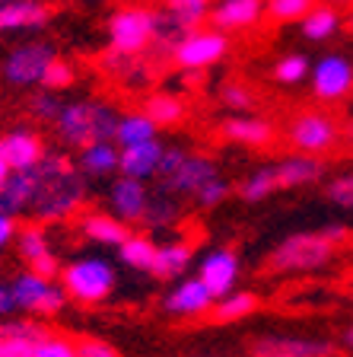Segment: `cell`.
<instances>
[{"mask_svg":"<svg viewBox=\"0 0 353 357\" xmlns=\"http://www.w3.org/2000/svg\"><path fill=\"white\" fill-rule=\"evenodd\" d=\"M89 201V178L77 169L74 156L67 153H45L36 166V195H32L29 217L38 223H64L74 220Z\"/></svg>","mask_w":353,"mask_h":357,"instance_id":"6da1fadb","label":"cell"},{"mask_svg":"<svg viewBox=\"0 0 353 357\" xmlns=\"http://www.w3.org/2000/svg\"><path fill=\"white\" fill-rule=\"evenodd\" d=\"M118 119H121V112L111 102L83 96V99H64L52 128L61 144L77 150L93 141H115Z\"/></svg>","mask_w":353,"mask_h":357,"instance_id":"7a4b0ae2","label":"cell"},{"mask_svg":"<svg viewBox=\"0 0 353 357\" xmlns=\"http://www.w3.org/2000/svg\"><path fill=\"white\" fill-rule=\"evenodd\" d=\"M338 249L340 245L324 239L318 230H299L274 243L265 268L271 275H318L338 261Z\"/></svg>","mask_w":353,"mask_h":357,"instance_id":"3957f363","label":"cell"},{"mask_svg":"<svg viewBox=\"0 0 353 357\" xmlns=\"http://www.w3.org/2000/svg\"><path fill=\"white\" fill-rule=\"evenodd\" d=\"M58 281L64 284L67 297L74 303L96 306L115 294L118 287V268L105 255H77L67 265H61Z\"/></svg>","mask_w":353,"mask_h":357,"instance_id":"277c9868","label":"cell"},{"mask_svg":"<svg viewBox=\"0 0 353 357\" xmlns=\"http://www.w3.org/2000/svg\"><path fill=\"white\" fill-rule=\"evenodd\" d=\"M10 287H13V300H16V312L22 316H36V319H52L61 316L70 303L64 284L58 278H45L36 275L29 268H22L10 278Z\"/></svg>","mask_w":353,"mask_h":357,"instance_id":"5b68a950","label":"cell"},{"mask_svg":"<svg viewBox=\"0 0 353 357\" xmlns=\"http://www.w3.org/2000/svg\"><path fill=\"white\" fill-rule=\"evenodd\" d=\"M58 58V48L45 38H26V42L13 45L3 61H0V77L3 83L13 89H36L42 86L45 70L52 67V61Z\"/></svg>","mask_w":353,"mask_h":357,"instance_id":"8992f818","label":"cell"},{"mask_svg":"<svg viewBox=\"0 0 353 357\" xmlns=\"http://www.w3.org/2000/svg\"><path fill=\"white\" fill-rule=\"evenodd\" d=\"M153 32H156V10L150 7H121L105 22L109 48L121 54H150Z\"/></svg>","mask_w":353,"mask_h":357,"instance_id":"52a82bcc","label":"cell"},{"mask_svg":"<svg viewBox=\"0 0 353 357\" xmlns=\"http://www.w3.org/2000/svg\"><path fill=\"white\" fill-rule=\"evenodd\" d=\"M229 58V36L220 29H191L188 36L178 38V45L172 48L169 61L178 70H188V74H201V70H210V67L223 64Z\"/></svg>","mask_w":353,"mask_h":357,"instance_id":"ba28073f","label":"cell"},{"mask_svg":"<svg viewBox=\"0 0 353 357\" xmlns=\"http://www.w3.org/2000/svg\"><path fill=\"white\" fill-rule=\"evenodd\" d=\"M309 89L322 102H340L353 93V61L344 52H324L318 61H312Z\"/></svg>","mask_w":353,"mask_h":357,"instance_id":"9c48e42d","label":"cell"},{"mask_svg":"<svg viewBox=\"0 0 353 357\" xmlns=\"http://www.w3.org/2000/svg\"><path fill=\"white\" fill-rule=\"evenodd\" d=\"M340 141V125L324 112H299L287 125V144L296 153H328Z\"/></svg>","mask_w":353,"mask_h":357,"instance_id":"30bf717a","label":"cell"},{"mask_svg":"<svg viewBox=\"0 0 353 357\" xmlns=\"http://www.w3.org/2000/svg\"><path fill=\"white\" fill-rule=\"evenodd\" d=\"M214 300L217 297L198 275H182L162 294V312L172 319H201V316H210Z\"/></svg>","mask_w":353,"mask_h":357,"instance_id":"8fae6325","label":"cell"},{"mask_svg":"<svg viewBox=\"0 0 353 357\" xmlns=\"http://www.w3.org/2000/svg\"><path fill=\"white\" fill-rule=\"evenodd\" d=\"M217 176H223V172H220V163H217L214 156L198 153V150H188V156H185L182 166H178L172 176L156 178V188H162V192H169V195H178V198H185V201H191L194 195Z\"/></svg>","mask_w":353,"mask_h":357,"instance_id":"7c38bea8","label":"cell"},{"mask_svg":"<svg viewBox=\"0 0 353 357\" xmlns=\"http://www.w3.org/2000/svg\"><path fill=\"white\" fill-rule=\"evenodd\" d=\"M334 344L318 335H258L249 342V357H331Z\"/></svg>","mask_w":353,"mask_h":357,"instance_id":"4fadbf2b","label":"cell"},{"mask_svg":"<svg viewBox=\"0 0 353 357\" xmlns=\"http://www.w3.org/2000/svg\"><path fill=\"white\" fill-rule=\"evenodd\" d=\"M150 195L153 188L143 182V178H134V176H111L109 178V188H105V211L118 217V220H125L127 227L140 223L143 211L150 204Z\"/></svg>","mask_w":353,"mask_h":357,"instance_id":"5bb4252c","label":"cell"},{"mask_svg":"<svg viewBox=\"0 0 353 357\" xmlns=\"http://www.w3.org/2000/svg\"><path fill=\"white\" fill-rule=\"evenodd\" d=\"M13 245H16V252H19V259L26 261L29 271L45 275V278L61 275V259H58V252H54L52 236L45 230V223L32 220V223H26V227H19Z\"/></svg>","mask_w":353,"mask_h":357,"instance_id":"9a60e30c","label":"cell"},{"mask_svg":"<svg viewBox=\"0 0 353 357\" xmlns=\"http://www.w3.org/2000/svg\"><path fill=\"white\" fill-rule=\"evenodd\" d=\"M194 275L207 284V290L214 297H223L229 290L239 287V278H242V259L235 249L229 245H217V249H207L198 259V271Z\"/></svg>","mask_w":353,"mask_h":357,"instance_id":"2e32d148","label":"cell"},{"mask_svg":"<svg viewBox=\"0 0 353 357\" xmlns=\"http://www.w3.org/2000/svg\"><path fill=\"white\" fill-rule=\"evenodd\" d=\"M220 137L229 144H239V147H251V150H265L277 141V128L271 119L265 115H255V112H233L220 121Z\"/></svg>","mask_w":353,"mask_h":357,"instance_id":"e0dca14e","label":"cell"},{"mask_svg":"<svg viewBox=\"0 0 353 357\" xmlns=\"http://www.w3.org/2000/svg\"><path fill=\"white\" fill-rule=\"evenodd\" d=\"M277 176V192H296V188H312L328 178V166L322 156L312 153H290L274 163Z\"/></svg>","mask_w":353,"mask_h":357,"instance_id":"ac0fdd59","label":"cell"},{"mask_svg":"<svg viewBox=\"0 0 353 357\" xmlns=\"http://www.w3.org/2000/svg\"><path fill=\"white\" fill-rule=\"evenodd\" d=\"M77 233L93 245L118 249V245L131 236V227H127L125 220H118L111 211H86L83 208L80 214H77Z\"/></svg>","mask_w":353,"mask_h":357,"instance_id":"d6986e66","label":"cell"},{"mask_svg":"<svg viewBox=\"0 0 353 357\" xmlns=\"http://www.w3.org/2000/svg\"><path fill=\"white\" fill-rule=\"evenodd\" d=\"M265 20V0H214L210 26L220 32H249Z\"/></svg>","mask_w":353,"mask_h":357,"instance_id":"ffe728a7","label":"cell"},{"mask_svg":"<svg viewBox=\"0 0 353 357\" xmlns=\"http://www.w3.org/2000/svg\"><path fill=\"white\" fill-rule=\"evenodd\" d=\"M52 20V7L45 0H13L0 3V36L13 32H38Z\"/></svg>","mask_w":353,"mask_h":357,"instance_id":"44dd1931","label":"cell"},{"mask_svg":"<svg viewBox=\"0 0 353 357\" xmlns=\"http://www.w3.org/2000/svg\"><path fill=\"white\" fill-rule=\"evenodd\" d=\"M118 160H121V147L115 141H93L77 147L74 163L89 182H109L118 176Z\"/></svg>","mask_w":353,"mask_h":357,"instance_id":"7402d4cb","label":"cell"},{"mask_svg":"<svg viewBox=\"0 0 353 357\" xmlns=\"http://www.w3.org/2000/svg\"><path fill=\"white\" fill-rule=\"evenodd\" d=\"M194 259H198V252H194L191 239H166V243H156L150 275H153L156 281H178L182 275H188V268L194 265Z\"/></svg>","mask_w":353,"mask_h":357,"instance_id":"603a6c76","label":"cell"},{"mask_svg":"<svg viewBox=\"0 0 353 357\" xmlns=\"http://www.w3.org/2000/svg\"><path fill=\"white\" fill-rule=\"evenodd\" d=\"M0 147H3V153H7L13 169H36L45 160V153H48L42 134L32 131V128H22V125L10 128V131L0 137Z\"/></svg>","mask_w":353,"mask_h":357,"instance_id":"cb8c5ba5","label":"cell"},{"mask_svg":"<svg viewBox=\"0 0 353 357\" xmlns=\"http://www.w3.org/2000/svg\"><path fill=\"white\" fill-rule=\"evenodd\" d=\"M182 220H185V198L169 195L153 185L150 204H147V211H143V217H140L143 233H169V230H175Z\"/></svg>","mask_w":353,"mask_h":357,"instance_id":"d4e9b609","label":"cell"},{"mask_svg":"<svg viewBox=\"0 0 353 357\" xmlns=\"http://www.w3.org/2000/svg\"><path fill=\"white\" fill-rule=\"evenodd\" d=\"M99 67H102L115 83L131 86V89L147 86L150 77H153V64L147 61V54H121V52H111L109 48V54H102Z\"/></svg>","mask_w":353,"mask_h":357,"instance_id":"484cf974","label":"cell"},{"mask_svg":"<svg viewBox=\"0 0 353 357\" xmlns=\"http://www.w3.org/2000/svg\"><path fill=\"white\" fill-rule=\"evenodd\" d=\"M162 147L166 144L159 137L153 141H143V144H131V147H121V160H118V172L121 176H134V178H143L156 182V172H159V160H162Z\"/></svg>","mask_w":353,"mask_h":357,"instance_id":"4316f807","label":"cell"},{"mask_svg":"<svg viewBox=\"0 0 353 357\" xmlns=\"http://www.w3.org/2000/svg\"><path fill=\"white\" fill-rule=\"evenodd\" d=\"M32 195H36V169H13L10 178L0 185V214L26 217L32 208Z\"/></svg>","mask_w":353,"mask_h":357,"instance_id":"83f0119b","label":"cell"},{"mask_svg":"<svg viewBox=\"0 0 353 357\" xmlns=\"http://www.w3.org/2000/svg\"><path fill=\"white\" fill-rule=\"evenodd\" d=\"M299 32L306 42H331L334 36L344 32V10L338 3H315L309 13L299 20Z\"/></svg>","mask_w":353,"mask_h":357,"instance_id":"f1b7e54d","label":"cell"},{"mask_svg":"<svg viewBox=\"0 0 353 357\" xmlns=\"http://www.w3.org/2000/svg\"><path fill=\"white\" fill-rule=\"evenodd\" d=\"M258 294H251V290H242V287H235L229 290V294H223V297L214 300V310H210V316H214V322H242L249 319V316H255L258 310Z\"/></svg>","mask_w":353,"mask_h":357,"instance_id":"f546056e","label":"cell"},{"mask_svg":"<svg viewBox=\"0 0 353 357\" xmlns=\"http://www.w3.org/2000/svg\"><path fill=\"white\" fill-rule=\"evenodd\" d=\"M143 112L156 121V128H175L188 119V102L175 93H150L143 99Z\"/></svg>","mask_w":353,"mask_h":357,"instance_id":"4dcf8cb0","label":"cell"},{"mask_svg":"<svg viewBox=\"0 0 353 357\" xmlns=\"http://www.w3.org/2000/svg\"><path fill=\"white\" fill-rule=\"evenodd\" d=\"M235 195L245 201V204H261L271 195H277V176H274V163H261L251 172H245L235 185Z\"/></svg>","mask_w":353,"mask_h":357,"instance_id":"1f68e13d","label":"cell"},{"mask_svg":"<svg viewBox=\"0 0 353 357\" xmlns=\"http://www.w3.org/2000/svg\"><path fill=\"white\" fill-rule=\"evenodd\" d=\"M159 128L156 121L150 119L143 109L137 112H121L118 119V128H115V144L118 147H131V144H143V141H153Z\"/></svg>","mask_w":353,"mask_h":357,"instance_id":"d6a6232c","label":"cell"},{"mask_svg":"<svg viewBox=\"0 0 353 357\" xmlns=\"http://www.w3.org/2000/svg\"><path fill=\"white\" fill-rule=\"evenodd\" d=\"M115 252H118V261H121L125 268L150 275V268H153V255H156V243H153V236H147V233H134L131 230V236L118 245Z\"/></svg>","mask_w":353,"mask_h":357,"instance_id":"836d02e7","label":"cell"},{"mask_svg":"<svg viewBox=\"0 0 353 357\" xmlns=\"http://www.w3.org/2000/svg\"><path fill=\"white\" fill-rule=\"evenodd\" d=\"M210 7H214V0H162V10H166L185 32L204 26V22L210 20Z\"/></svg>","mask_w":353,"mask_h":357,"instance_id":"e575fe53","label":"cell"},{"mask_svg":"<svg viewBox=\"0 0 353 357\" xmlns=\"http://www.w3.org/2000/svg\"><path fill=\"white\" fill-rule=\"evenodd\" d=\"M309 70H312V61L309 54L302 52H287L280 54L271 67V77L277 86H299V83L309 80Z\"/></svg>","mask_w":353,"mask_h":357,"instance_id":"d590c367","label":"cell"},{"mask_svg":"<svg viewBox=\"0 0 353 357\" xmlns=\"http://www.w3.org/2000/svg\"><path fill=\"white\" fill-rule=\"evenodd\" d=\"M61 105H64V99H61L58 93H52V89H45V86H36V93H32L29 102H26V112H29V119L36 121V125H54Z\"/></svg>","mask_w":353,"mask_h":357,"instance_id":"8d00e7d4","label":"cell"},{"mask_svg":"<svg viewBox=\"0 0 353 357\" xmlns=\"http://www.w3.org/2000/svg\"><path fill=\"white\" fill-rule=\"evenodd\" d=\"M324 201L344 214H353V169L334 172L331 178H324Z\"/></svg>","mask_w":353,"mask_h":357,"instance_id":"74e56055","label":"cell"},{"mask_svg":"<svg viewBox=\"0 0 353 357\" xmlns=\"http://www.w3.org/2000/svg\"><path fill=\"white\" fill-rule=\"evenodd\" d=\"M318 0H265V16L274 22H299Z\"/></svg>","mask_w":353,"mask_h":357,"instance_id":"f35d334b","label":"cell"},{"mask_svg":"<svg viewBox=\"0 0 353 357\" xmlns=\"http://www.w3.org/2000/svg\"><path fill=\"white\" fill-rule=\"evenodd\" d=\"M220 105L229 112H251L255 109V93H251V86H245V83L229 80L220 86Z\"/></svg>","mask_w":353,"mask_h":357,"instance_id":"ab89813d","label":"cell"},{"mask_svg":"<svg viewBox=\"0 0 353 357\" xmlns=\"http://www.w3.org/2000/svg\"><path fill=\"white\" fill-rule=\"evenodd\" d=\"M229 195H233V182H229L226 176H217V178H210V182H207V185L201 188L191 201L198 204L201 211H214V208H220Z\"/></svg>","mask_w":353,"mask_h":357,"instance_id":"60d3db41","label":"cell"},{"mask_svg":"<svg viewBox=\"0 0 353 357\" xmlns=\"http://www.w3.org/2000/svg\"><path fill=\"white\" fill-rule=\"evenodd\" d=\"M74 83H77V70H74V64L64 58H54L52 67H48L42 77V86L52 89V93H64V89H70Z\"/></svg>","mask_w":353,"mask_h":357,"instance_id":"b9f144b4","label":"cell"},{"mask_svg":"<svg viewBox=\"0 0 353 357\" xmlns=\"http://www.w3.org/2000/svg\"><path fill=\"white\" fill-rule=\"evenodd\" d=\"M32 357H77V348H74V342H67L61 335L48 332L42 342H36Z\"/></svg>","mask_w":353,"mask_h":357,"instance_id":"7bdbcfd3","label":"cell"},{"mask_svg":"<svg viewBox=\"0 0 353 357\" xmlns=\"http://www.w3.org/2000/svg\"><path fill=\"white\" fill-rule=\"evenodd\" d=\"M32 348H36V342L7 332L3 322H0V357H32Z\"/></svg>","mask_w":353,"mask_h":357,"instance_id":"ee69618b","label":"cell"},{"mask_svg":"<svg viewBox=\"0 0 353 357\" xmlns=\"http://www.w3.org/2000/svg\"><path fill=\"white\" fill-rule=\"evenodd\" d=\"M74 348H77V357H121L109 342H102V338H93V335H86V338H77Z\"/></svg>","mask_w":353,"mask_h":357,"instance_id":"f6af8a7d","label":"cell"},{"mask_svg":"<svg viewBox=\"0 0 353 357\" xmlns=\"http://www.w3.org/2000/svg\"><path fill=\"white\" fill-rule=\"evenodd\" d=\"M185 156H188V147H182V144H166V147H162V160H159V172H156V178L172 176V172L182 166Z\"/></svg>","mask_w":353,"mask_h":357,"instance_id":"bcb514c9","label":"cell"},{"mask_svg":"<svg viewBox=\"0 0 353 357\" xmlns=\"http://www.w3.org/2000/svg\"><path fill=\"white\" fill-rule=\"evenodd\" d=\"M16 233H19V220L10 214H0V252H7L16 243Z\"/></svg>","mask_w":353,"mask_h":357,"instance_id":"7dc6e473","label":"cell"},{"mask_svg":"<svg viewBox=\"0 0 353 357\" xmlns=\"http://www.w3.org/2000/svg\"><path fill=\"white\" fill-rule=\"evenodd\" d=\"M16 316V300H13V287H10V278L0 275V319Z\"/></svg>","mask_w":353,"mask_h":357,"instance_id":"c3c4849f","label":"cell"},{"mask_svg":"<svg viewBox=\"0 0 353 357\" xmlns=\"http://www.w3.org/2000/svg\"><path fill=\"white\" fill-rule=\"evenodd\" d=\"M318 233H322L324 239H331L334 245H344L347 239H350V230H347L344 223H338V220H334V223H324V227H322Z\"/></svg>","mask_w":353,"mask_h":357,"instance_id":"681fc988","label":"cell"},{"mask_svg":"<svg viewBox=\"0 0 353 357\" xmlns=\"http://www.w3.org/2000/svg\"><path fill=\"white\" fill-rule=\"evenodd\" d=\"M10 172H13V166H10V160H7V153H3V147H0V185L10 178Z\"/></svg>","mask_w":353,"mask_h":357,"instance_id":"f907efd6","label":"cell"},{"mask_svg":"<svg viewBox=\"0 0 353 357\" xmlns=\"http://www.w3.org/2000/svg\"><path fill=\"white\" fill-rule=\"evenodd\" d=\"M340 348H347V351H353V322L340 332Z\"/></svg>","mask_w":353,"mask_h":357,"instance_id":"816d5d0a","label":"cell"},{"mask_svg":"<svg viewBox=\"0 0 353 357\" xmlns=\"http://www.w3.org/2000/svg\"><path fill=\"white\" fill-rule=\"evenodd\" d=\"M340 137H344V141H347V144H350V147H353V119L347 121L344 128H340Z\"/></svg>","mask_w":353,"mask_h":357,"instance_id":"f5cc1de1","label":"cell"},{"mask_svg":"<svg viewBox=\"0 0 353 357\" xmlns=\"http://www.w3.org/2000/svg\"><path fill=\"white\" fill-rule=\"evenodd\" d=\"M344 32H353V10L344 13Z\"/></svg>","mask_w":353,"mask_h":357,"instance_id":"db71d44e","label":"cell"},{"mask_svg":"<svg viewBox=\"0 0 353 357\" xmlns=\"http://www.w3.org/2000/svg\"><path fill=\"white\" fill-rule=\"evenodd\" d=\"M331 3H338V7H350L353 0H331Z\"/></svg>","mask_w":353,"mask_h":357,"instance_id":"11a10c76","label":"cell"},{"mask_svg":"<svg viewBox=\"0 0 353 357\" xmlns=\"http://www.w3.org/2000/svg\"><path fill=\"white\" fill-rule=\"evenodd\" d=\"M0 3H13V0H0Z\"/></svg>","mask_w":353,"mask_h":357,"instance_id":"9f6ffc18","label":"cell"}]
</instances>
